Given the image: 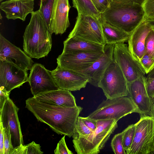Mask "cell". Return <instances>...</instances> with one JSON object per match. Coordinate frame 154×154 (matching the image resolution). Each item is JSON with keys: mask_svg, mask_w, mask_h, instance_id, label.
Here are the masks:
<instances>
[{"mask_svg": "<svg viewBox=\"0 0 154 154\" xmlns=\"http://www.w3.org/2000/svg\"><path fill=\"white\" fill-rule=\"evenodd\" d=\"M26 108L37 119L48 125L57 134L70 137L75 133L76 123L83 108L67 107L41 101L33 97L26 101Z\"/></svg>", "mask_w": 154, "mask_h": 154, "instance_id": "6da1fadb", "label": "cell"}, {"mask_svg": "<svg viewBox=\"0 0 154 154\" xmlns=\"http://www.w3.org/2000/svg\"><path fill=\"white\" fill-rule=\"evenodd\" d=\"M31 14L23 35V49L31 58L47 56L51 50L52 34L39 9Z\"/></svg>", "mask_w": 154, "mask_h": 154, "instance_id": "7a4b0ae2", "label": "cell"}, {"mask_svg": "<svg viewBox=\"0 0 154 154\" xmlns=\"http://www.w3.org/2000/svg\"><path fill=\"white\" fill-rule=\"evenodd\" d=\"M101 21L130 34L145 20L142 5L135 3L112 1L101 14Z\"/></svg>", "mask_w": 154, "mask_h": 154, "instance_id": "3957f363", "label": "cell"}, {"mask_svg": "<svg viewBox=\"0 0 154 154\" xmlns=\"http://www.w3.org/2000/svg\"><path fill=\"white\" fill-rule=\"evenodd\" d=\"M97 121V128L91 133L73 139V146L78 154L99 153L118 127V121L114 119Z\"/></svg>", "mask_w": 154, "mask_h": 154, "instance_id": "277c9868", "label": "cell"}, {"mask_svg": "<svg viewBox=\"0 0 154 154\" xmlns=\"http://www.w3.org/2000/svg\"><path fill=\"white\" fill-rule=\"evenodd\" d=\"M133 112L140 114L136 105L128 96L103 101L88 117L96 120L114 119L118 121Z\"/></svg>", "mask_w": 154, "mask_h": 154, "instance_id": "5b68a950", "label": "cell"}, {"mask_svg": "<svg viewBox=\"0 0 154 154\" xmlns=\"http://www.w3.org/2000/svg\"><path fill=\"white\" fill-rule=\"evenodd\" d=\"M98 87L102 89L106 99L128 96V82L121 68L114 60L105 70Z\"/></svg>", "mask_w": 154, "mask_h": 154, "instance_id": "8992f818", "label": "cell"}, {"mask_svg": "<svg viewBox=\"0 0 154 154\" xmlns=\"http://www.w3.org/2000/svg\"><path fill=\"white\" fill-rule=\"evenodd\" d=\"M74 37L105 45L102 21L90 15L78 14L74 26L68 37Z\"/></svg>", "mask_w": 154, "mask_h": 154, "instance_id": "52a82bcc", "label": "cell"}, {"mask_svg": "<svg viewBox=\"0 0 154 154\" xmlns=\"http://www.w3.org/2000/svg\"><path fill=\"white\" fill-rule=\"evenodd\" d=\"M113 58L122 70L128 83L145 76L146 73L141 63L133 57L124 42L115 44Z\"/></svg>", "mask_w": 154, "mask_h": 154, "instance_id": "ba28073f", "label": "cell"}, {"mask_svg": "<svg viewBox=\"0 0 154 154\" xmlns=\"http://www.w3.org/2000/svg\"><path fill=\"white\" fill-rule=\"evenodd\" d=\"M135 124V133L129 154H152L154 118L150 116L141 117Z\"/></svg>", "mask_w": 154, "mask_h": 154, "instance_id": "9c48e42d", "label": "cell"}, {"mask_svg": "<svg viewBox=\"0 0 154 154\" xmlns=\"http://www.w3.org/2000/svg\"><path fill=\"white\" fill-rule=\"evenodd\" d=\"M103 51H75L62 53L57 58V66L76 71L85 69L91 66L103 54Z\"/></svg>", "mask_w": 154, "mask_h": 154, "instance_id": "30bf717a", "label": "cell"}, {"mask_svg": "<svg viewBox=\"0 0 154 154\" xmlns=\"http://www.w3.org/2000/svg\"><path fill=\"white\" fill-rule=\"evenodd\" d=\"M19 110L13 101L8 98L0 111V122L3 127L9 126L11 143L14 149L23 144V140L18 112Z\"/></svg>", "mask_w": 154, "mask_h": 154, "instance_id": "8fae6325", "label": "cell"}, {"mask_svg": "<svg viewBox=\"0 0 154 154\" xmlns=\"http://www.w3.org/2000/svg\"><path fill=\"white\" fill-rule=\"evenodd\" d=\"M50 72L59 89L70 91H79L85 88L89 82V79L85 75L58 66Z\"/></svg>", "mask_w": 154, "mask_h": 154, "instance_id": "7c38bea8", "label": "cell"}, {"mask_svg": "<svg viewBox=\"0 0 154 154\" xmlns=\"http://www.w3.org/2000/svg\"><path fill=\"white\" fill-rule=\"evenodd\" d=\"M28 82L33 96L40 93L59 89L50 71L38 63H35L32 65L28 78Z\"/></svg>", "mask_w": 154, "mask_h": 154, "instance_id": "4fadbf2b", "label": "cell"}, {"mask_svg": "<svg viewBox=\"0 0 154 154\" xmlns=\"http://www.w3.org/2000/svg\"><path fill=\"white\" fill-rule=\"evenodd\" d=\"M27 71L15 64L0 60V87L11 91L28 82Z\"/></svg>", "mask_w": 154, "mask_h": 154, "instance_id": "5bb4252c", "label": "cell"}, {"mask_svg": "<svg viewBox=\"0 0 154 154\" xmlns=\"http://www.w3.org/2000/svg\"><path fill=\"white\" fill-rule=\"evenodd\" d=\"M146 77H141L128 83V95L137 106L140 112V117L151 116L153 104L147 93L145 83Z\"/></svg>", "mask_w": 154, "mask_h": 154, "instance_id": "9a60e30c", "label": "cell"}, {"mask_svg": "<svg viewBox=\"0 0 154 154\" xmlns=\"http://www.w3.org/2000/svg\"><path fill=\"white\" fill-rule=\"evenodd\" d=\"M0 60L14 63L28 71L34 63L30 57L0 34Z\"/></svg>", "mask_w": 154, "mask_h": 154, "instance_id": "2e32d148", "label": "cell"}, {"mask_svg": "<svg viewBox=\"0 0 154 154\" xmlns=\"http://www.w3.org/2000/svg\"><path fill=\"white\" fill-rule=\"evenodd\" d=\"M115 44H106L104 53L97 60L88 68L78 71L87 76L89 79L88 83L94 86L98 87L99 83L104 72L113 60Z\"/></svg>", "mask_w": 154, "mask_h": 154, "instance_id": "e0dca14e", "label": "cell"}, {"mask_svg": "<svg viewBox=\"0 0 154 154\" xmlns=\"http://www.w3.org/2000/svg\"><path fill=\"white\" fill-rule=\"evenodd\" d=\"M71 7L69 0H54L50 25V31L52 34H62L69 27V13Z\"/></svg>", "mask_w": 154, "mask_h": 154, "instance_id": "ac0fdd59", "label": "cell"}, {"mask_svg": "<svg viewBox=\"0 0 154 154\" xmlns=\"http://www.w3.org/2000/svg\"><path fill=\"white\" fill-rule=\"evenodd\" d=\"M34 0H5L1 3L0 9L8 19L25 21L27 15L34 12Z\"/></svg>", "mask_w": 154, "mask_h": 154, "instance_id": "d6986e66", "label": "cell"}, {"mask_svg": "<svg viewBox=\"0 0 154 154\" xmlns=\"http://www.w3.org/2000/svg\"><path fill=\"white\" fill-rule=\"evenodd\" d=\"M152 29L145 20L132 32L128 40L129 51L133 57L139 61L145 53L146 39Z\"/></svg>", "mask_w": 154, "mask_h": 154, "instance_id": "ffe728a7", "label": "cell"}, {"mask_svg": "<svg viewBox=\"0 0 154 154\" xmlns=\"http://www.w3.org/2000/svg\"><path fill=\"white\" fill-rule=\"evenodd\" d=\"M42 102L54 105L75 107L77 105L75 99L70 91L60 89L40 93L34 96Z\"/></svg>", "mask_w": 154, "mask_h": 154, "instance_id": "44dd1931", "label": "cell"}, {"mask_svg": "<svg viewBox=\"0 0 154 154\" xmlns=\"http://www.w3.org/2000/svg\"><path fill=\"white\" fill-rule=\"evenodd\" d=\"M62 53L75 51H103L105 45L74 37H68L63 42Z\"/></svg>", "mask_w": 154, "mask_h": 154, "instance_id": "7402d4cb", "label": "cell"}, {"mask_svg": "<svg viewBox=\"0 0 154 154\" xmlns=\"http://www.w3.org/2000/svg\"><path fill=\"white\" fill-rule=\"evenodd\" d=\"M102 31L106 44H115L128 41L131 34L102 21Z\"/></svg>", "mask_w": 154, "mask_h": 154, "instance_id": "603a6c76", "label": "cell"}, {"mask_svg": "<svg viewBox=\"0 0 154 154\" xmlns=\"http://www.w3.org/2000/svg\"><path fill=\"white\" fill-rule=\"evenodd\" d=\"M73 7L78 14L90 15L101 21V14L98 11L91 0H72Z\"/></svg>", "mask_w": 154, "mask_h": 154, "instance_id": "cb8c5ba5", "label": "cell"}, {"mask_svg": "<svg viewBox=\"0 0 154 154\" xmlns=\"http://www.w3.org/2000/svg\"><path fill=\"white\" fill-rule=\"evenodd\" d=\"M43 152L41 150V146L34 141L28 144H21L14 149L11 154H42Z\"/></svg>", "mask_w": 154, "mask_h": 154, "instance_id": "d4e9b609", "label": "cell"}, {"mask_svg": "<svg viewBox=\"0 0 154 154\" xmlns=\"http://www.w3.org/2000/svg\"><path fill=\"white\" fill-rule=\"evenodd\" d=\"M54 0H40L39 9L50 31L52 9Z\"/></svg>", "mask_w": 154, "mask_h": 154, "instance_id": "484cf974", "label": "cell"}, {"mask_svg": "<svg viewBox=\"0 0 154 154\" xmlns=\"http://www.w3.org/2000/svg\"><path fill=\"white\" fill-rule=\"evenodd\" d=\"M135 124L129 125L124 130L123 137V145L126 154H129L135 131Z\"/></svg>", "mask_w": 154, "mask_h": 154, "instance_id": "4316f807", "label": "cell"}, {"mask_svg": "<svg viewBox=\"0 0 154 154\" xmlns=\"http://www.w3.org/2000/svg\"><path fill=\"white\" fill-rule=\"evenodd\" d=\"M124 131L115 135L111 141V146L115 154H126L123 145Z\"/></svg>", "mask_w": 154, "mask_h": 154, "instance_id": "83f0119b", "label": "cell"}, {"mask_svg": "<svg viewBox=\"0 0 154 154\" xmlns=\"http://www.w3.org/2000/svg\"><path fill=\"white\" fill-rule=\"evenodd\" d=\"M92 132L85 124L80 116H79L76 123L75 133L72 137L74 139L78 137H85Z\"/></svg>", "mask_w": 154, "mask_h": 154, "instance_id": "f1b7e54d", "label": "cell"}, {"mask_svg": "<svg viewBox=\"0 0 154 154\" xmlns=\"http://www.w3.org/2000/svg\"><path fill=\"white\" fill-rule=\"evenodd\" d=\"M4 135V154H11L14 148L12 146L11 134L8 126L3 127Z\"/></svg>", "mask_w": 154, "mask_h": 154, "instance_id": "f546056e", "label": "cell"}, {"mask_svg": "<svg viewBox=\"0 0 154 154\" xmlns=\"http://www.w3.org/2000/svg\"><path fill=\"white\" fill-rule=\"evenodd\" d=\"M145 46V53L154 59V29L152 28L146 38Z\"/></svg>", "mask_w": 154, "mask_h": 154, "instance_id": "4dcf8cb0", "label": "cell"}, {"mask_svg": "<svg viewBox=\"0 0 154 154\" xmlns=\"http://www.w3.org/2000/svg\"><path fill=\"white\" fill-rule=\"evenodd\" d=\"M146 20H154V0H145L142 5Z\"/></svg>", "mask_w": 154, "mask_h": 154, "instance_id": "1f68e13d", "label": "cell"}, {"mask_svg": "<svg viewBox=\"0 0 154 154\" xmlns=\"http://www.w3.org/2000/svg\"><path fill=\"white\" fill-rule=\"evenodd\" d=\"M140 62L146 74L149 72L154 67V59L146 53H145Z\"/></svg>", "mask_w": 154, "mask_h": 154, "instance_id": "d6a6232c", "label": "cell"}, {"mask_svg": "<svg viewBox=\"0 0 154 154\" xmlns=\"http://www.w3.org/2000/svg\"><path fill=\"white\" fill-rule=\"evenodd\" d=\"M95 7L101 14L106 11L110 6L112 0H91Z\"/></svg>", "mask_w": 154, "mask_h": 154, "instance_id": "836d02e7", "label": "cell"}, {"mask_svg": "<svg viewBox=\"0 0 154 154\" xmlns=\"http://www.w3.org/2000/svg\"><path fill=\"white\" fill-rule=\"evenodd\" d=\"M64 136L57 143L56 148L54 150L55 154H72L73 153L67 147Z\"/></svg>", "mask_w": 154, "mask_h": 154, "instance_id": "e575fe53", "label": "cell"}, {"mask_svg": "<svg viewBox=\"0 0 154 154\" xmlns=\"http://www.w3.org/2000/svg\"><path fill=\"white\" fill-rule=\"evenodd\" d=\"M85 124L92 131L95 130L97 127V121L89 118L80 116Z\"/></svg>", "mask_w": 154, "mask_h": 154, "instance_id": "d590c367", "label": "cell"}, {"mask_svg": "<svg viewBox=\"0 0 154 154\" xmlns=\"http://www.w3.org/2000/svg\"><path fill=\"white\" fill-rule=\"evenodd\" d=\"M145 87L148 94L152 100L154 98V78L146 80Z\"/></svg>", "mask_w": 154, "mask_h": 154, "instance_id": "8d00e7d4", "label": "cell"}, {"mask_svg": "<svg viewBox=\"0 0 154 154\" xmlns=\"http://www.w3.org/2000/svg\"><path fill=\"white\" fill-rule=\"evenodd\" d=\"M0 111L1 110L4 103L7 99L9 97L10 92H8L3 87H0Z\"/></svg>", "mask_w": 154, "mask_h": 154, "instance_id": "74e56055", "label": "cell"}, {"mask_svg": "<svg viewBox=\"0 0 154 154\" xmlns=\"http://www.w3.org/2000/svg\"><path fill=\"white\" fill-rule=\"evenodd\" d=\"M0 154H4V135L3 127L0 122Z\"/></svg>", "mask_w": 154, "mask_h": 154, "instance_id": "f35d334b", "label": "cell"}, {"mask_svg": "<svg viewBox=\"0 0 154 154\" xmlns=\"http://www.w3.org/2000/svg\"><path fill=\"white\" fill-rule=\"evenodd\" d=\"M112 1L118 2L135 3L142 5L145 0H112Z\"/></svg>", "mask_w": 154, "mask_h": 154, "instance_id": "ab89813d", "label": "cell"}, {"mask_svg": "<svg viewBox=\"0 0 154 154\" xmlns=\"http://www.w3.org/2000/svg\"><path fill=\"white\" fill-rule=\"evenodd\" d=\"M147 74V76L146 77V81H148L154 78V67Z\"/></svg>", "mask_w": 154, "mask_h": 154, "instance_id": "60d3db41", "label": "cell"}, {"mask_svg": "<svg viewBox=\"0 0 154 154\" xmlns=\"http://www.w3.org/2000/svg\"><path fill=\"white\" fill-rule=\"evenodd\" d=\"M147 23L154 29V20H146Z\"/></svg>", "mask_w": 154, "mask_h": 154, "instance_id": "b9f144b4", "label": "cell"}, {"mask_svg": "<svg viewBox=\"0 0 154 154\" xmlns=\"http://www.w3.org/2000/svg\"><path fill=\"white\" fill-rule=\"evenodd\" d=\"M152 154H154V136L153 140Z\"/></svg>", "mask_w": 154, "mask_h": 154, "instance_id": "7bdbcfd3", "label": "cell"}, {"mask_svg": "<svg viewBox=\"0 0 154 154\" xmlns=\"http://www.w3.org/2000/svg\"><path fill=\"white\" fill-rule=\"evenodd\" d=\"M151 116L154 118V105H153V106L151 112Z\"/></svg>", "mask_w": 154, "mask_h": 154, "instance_id": "ee69618b", "label": "cell"}, {"mask_svg": "<svg viewBox=\"0 0 154 154\" xmlns=\"http://www.w3.org/2000/svg\"><path fill=\"white\" fill-rule=\"evenodd\" d=\"M152 102L153 104H154V98L152 100Z\"/></svg>", "mask_w": 154, "mask_h": 154, "instance_id": "f6af8a7d", "label": "cell"}, {"mask_svg": "<svg viewBox=\"0 0 154 154\" xmlns=\"http://www.w3.org/2000/svg\"><path fill=\"white\" fill-rule=\"evenodd\" d=\"M4 0H0V2H2V1H4Z\"/></svg>", "mask_w": 154, "mask_h": 154, "instance_id": "bcb514c9", "label": "cell"}]
</instances>
